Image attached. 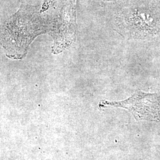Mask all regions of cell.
<instances>
[{
  "label": "cell",
  "mask_w": 160,
  "mask_h": 160,
  "mask_svg": "<svg viewBox=\"0 0 160 160\" xmlns=\"http://www.w3.org/2000/svg\"><path fill=\"white\" fill-rule=\"evenodd\" d=\"M100 108L109 107L126 109L138 121L146 120L160 122V93H148L137 90L126 100L110 102L101 101Z\"/></svg>",
  "instance_id": "cell-2"
},
{
  "label": "cell",
  "mask_w": 160,
  "mask_h": 160,
  "mask_svg": "<svg viewBox=\"0 0 160 160\" xmlns=\"http://www.w3.org/2000/svg\"><path fill=\"white\" fill-rule=\"evenodd\" d=\"M114 30L129 39L144 40L160 36V13L146 7L133 8L116 20Z\"/></svg>",
  "instance_id": "cell-1"
}]
</instances>
